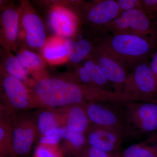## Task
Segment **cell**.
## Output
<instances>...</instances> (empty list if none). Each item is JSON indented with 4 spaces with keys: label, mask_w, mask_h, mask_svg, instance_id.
<instances>
[{
    "label": "cell",
    "mask_w": 157,
    "mask_h": 157,
    "mask_svg": "<svg viewBox=\"0 0 157 157\" xmlns=\"http://www.w3.org/2000/svg\"><path fill=\"white\" fill-rule=\"evenodd\" d=\"M33 101L49 107H61L100 101L102 90L58 78H41L34 84L31 92Z\"/></svg>",
    "instance_id": "cell-1"
},
{
    "label": "cell",
    "mask_w": 157,
    "mask_h": 157,
    "mask_svg": "<svg viewBox=\"0 0 157 157\" xmlns=\"http://www.w3.org/2000/svg\"><path fill=\"white\" fill-rule=\"evenodd\" d=\"M98 44L123 64L127 69L147 60L156 50L157 39L132 34L107 35Z\"/></svg>",
    "instance_id": "cell-2"
},
{
    "label": "cell",
    "mask_w": 157,
    "mask_h": 157,
    "mask_svg": "<svg viewBox=\"0 0 157 157\" xmlns=\"http://www.w3.org/2000/svg\"><path fill=\"white\" fill-rule=\"evenodd\" d=\"M124 104V118L130 137L157 132V102L133 101Z\"/></svg>",
    "instance_id": "cell-3"
},
{
    "label": "cell",
    "mask_w": 157,
    "mask_h": 157,
    "mask_svg": "<svg viewBox=\"0 0 157 157\" xmlns=\"http://www.w3.org/2000/svg\"><path fill=\"white\" fill-rule=\"evenodd\" d=\"M123 94L132 101L157 102V75L147 60L137 64L129 73Z\"/></svg>",
    "instance_id": "cell-4"
},
{
    "label": "cell",
    "mask_w": 157,
    "mask_h": 157,
    "mask_svg": "<svg viewBox=\"0 0 157 157\" xmlns=\"http://www.w3.org/2000/svg\"><path fill=\"white\" fill-rule=\"evenodd\" d=\"M109 102H91L86 104V110L91 124L109 129L123 138L129 137L123 110Z\"/></svg>",
    "instance_id": "cell-5"
},
{
    "label": "cell",
    "mask_w": 157,
    "mask_h": 157,
    "mask_svg": "<svg viewBox=\"0 0 157 157\" xmlns=\"http://www.w3.org/2000/svg\"><path fill=\"white\" fill-rule=\"evenodd\" d=\"M80 16L93 28L103 31L107 25L121 14L116 0H97L78 2Z\"/></svg>",
    "instance_id": "cell-6"
},
{
    "label": "cell",
    "mask_w": 157,
    "mask_h": 157,
    "mask_svg": "<svg viewBox=\"0 0 157 157\" xmlns=\"http://www.w3.org/2000/svg\"><path fill=\"white\" fill-rule=\"evenodd\" d=\"M91 57L111 84L113 91L123 94L129 75L126 67L98 43Z\"/></svg>",
    "instance_id": "cell-7"
},
{
    "label": "cell",
    "mask_w": 157,
    "mask_h": 157,
    "mask_svg": "<svg viewBox=\"0 0 157 157\" xmlns=\"http://www.w3.org/2000/svg\"><path fill=\"white\" fill-rule=\"evenodd\" d=\"M26 45L33 49L42 48L46 42L45 26L42 20L29 5L23 4L20 19Z\"/></svg>",
    "instance_id": "cell-8"
},
{
    "label": "cell",
    "mask_w": 157,
    "mask_h": 157,
    "mask_svg": "<svg viewBox=\"0 0 157 157\" xmlns=\"http://www.w3.org/2000/svg\"><path fill=\"white\" fill-rule=\"evenodd\" d=\"M86 132L88 145L108 153L121 151L123 138L117 133L93 124Z\"/></svg>",
    "instance_id": "cell-9"
},
{
    "label": "cell",
    "mask_w": 157,
    "mask_h": 157,
    "mask_svg": "<svg viewBox=\"0 0 157 157\" xmlns=\"http://www.w3.org/2000/svg\"><path fill=\"white\" fill-rule=\"evenodd\" d=\"M21 7L19 9L12 7L3 9L1 15V42L7 50L16 48L19 35L20 19Z\"/></svg>",
    "instance_id": "cell-10"
},
{
    "label": "cell",
    "mask_w": 157,
    "mask_h": 157,
    "mask_svg": "<svg viewBox=\"0 0 157 157\" xmlns=\"http://www.w3.org/2000/svg\"><path fill=\"white\" fill-rule=\"evenodd\" d=\"M48 22L55 34L66 39L71 38L77 28L76 16L72 11L63 7H56L51 10Z\"/></svg>",
    "instance_id": "cell-11"
},
{
    "label": "cell",
    "mask_w": 157,
    "mask_h": 157,
    "mask_svg": "<svg viewBox=\"0 0 157 157\" xmlns=\"http://www.w3.org/2000/svg\"><path fill=\"white\" fill-rule=\"evenodd\" d=\"M2 86L11 105L17 109L29 107L33 102L32 93L22 82L8 75L2 70Z\"/></svg>",
    "instance_id": "cell-12"
},
{
    "label": "cell",
    "mask_w": 157,
    "mask_h": 157,
    "mask_svg": "<svg viewBox=\"0 0 157 157\" xmlns=\"http://www.w3.org/2000/svg\"><path fill=\"white\" fill-rule=\"evenodd\" d=\"M36 127L29 121H24L12 132L11 157H21L30 150L36 135Z\"/></svg>",
    "instance_id": "cell-13"
},
{
    "label": "cell",
    "mask_w": 157,
    "mask_h": 157,
    "mask_svg": "<svg viewBox=\"0 0 157 157\" xmlns=\"http://www.w3.org/2000/svg\"><path fill=\"white\" fill-rule=\"evenodd\" d=\"M121 14L125 20L131 34L157 39L153 23L142 9L124 11Z\"/></svg>",
    "instance_id": "cell-14"
},
{
    "label": "cell",
    "mask_w": 157,
    "mask_h": 157,
    "mask_svg": "<svg viewBox=\"0 0 157 157\" xmlns=\"http://www.w3.org/2000/svg\"><path fill=\"white\" fill-rule=\"evenodd\" d=\"M86 104L70 106L66 115H62L64 127L73 132L85 134L91 124L86 110Z\"/></svg>",
    "instance_id": "cell-15"
},
{
    "label": "cell",
    "mask_w": 157,
    "mask_h": 157,
    "mask_svg": "<svg viewBox=\"0 0 157 157\" xmlns=\"http://www.w3.org/2000/svg\"><path fill=\"white\" fill-rule=\"evenodd\" d=\"M67 51L68 57L73 63H78L91 57L95 46L87 39L78 38H71L65 40Z\"/></svg>",
    "instance_id": "cell-16"
},
{
    "label": "cell",
    "mask_w": 157,
    "mask_h": 157,
    "mask_svg": "<svg viewBox=\"0 0 157 157\" xmlns=\"http://www.w3.org/2000/svg\"><path fill=\"white\" fill-rule=\"evenodd\" d=\"M42 53L44 58L50 63H59L68 59L65 40L53 39L46 41L42 48Z\"/></svg>",
    "instance_id": "cell-17"
},
{
    "label": "cell",
    "mask_w": 157,
    "mask_h": 157,
    "mask_svg": "<svg viewBox=\"0 0 157 157\" xmlns=\"http://www.w3.org/2000/svg\"><path fill=\"white\" fill-rule=\"evenodd\" d=\"M3 59L2 70L8 75L23 82L27 79L29 71L21 63L16 56L7 52Z\"/></svg>",
    "instance_id": "cell-18"
},
{
    "label": "cell",
    "mask_w": 157,
    "mask_h": 157,
    "mask_svg": "<svg viewBox=\"0 0 157 157\" xmlns=\"http://www.w3.org/2000/svg\"><path fill=\"white\" fill-rule=\"evenodd\" d=\"M82 65L90 74L95 87L105 90L113 91L111 84L94 59L90 57L85 60Z\"/></svg>",
    "instance_id": "cell-19"
},
{
    "label": "cell",
    "mask_w": 157,
    "mask_h": 157,
    "mask_svg": "<svg viewBox=\"0 0 157 157\" xmlns=\"http://www.w3.org/2000/svg\"><path fill=\"white\" fill-rule=\"evenodd\" d=\"M63 127V138L69 142V151L70 154L74 157H79L81 152L88 145L85 134L73 132Z\"/></svg>",
    "instance_id": "cell-20"
},
{
    "label": "cell",
    "mask_w": 157,
    "mask_h": 157,
    "mask_svg": "<svg viewBox=\"0 0 157 157\" xmlns=\"http://www.w3.org/2000/svg\"><path fill=\"white\" fill-rule=\"evenodd\" d=\"M122 157H157V144L144 140L129 146L122 152Z\"/></svg>",
    "instance_id": "cell-21"
},
{
    "label": "cell",
    "mask_w": 157,
    "mask_h": 157,
    "mask_svg": "<svg viewBox=\"0 0 157 157\" xmlns=\"http://www.w3.org/2000/svg\"><path fill=\"white\" fill-rule=\"evenodd\" d=\"M63 124V116L51 110L42 111L38 117V129L42 135L50 129L61 126Z\"/></svg>",
    "instance_id": "cell-22"
},
{
    "label": "cell",
    "mask_w": 157,
    "mask_h": 157,
    "mask_svg": "<svg viewBox=\"0 0 157 157\" xmlns=\"http://www.w3.org/2000/svg\"><path fill=\"white\" fill-rule=\"evenodd\" d=\"M21 64L29 72L39 71L44 68L43 59L39 55L26 49H22L16 55Z\"/></svg>",
    "instance_id": "cell-23"
},
{
    "label": "cell",
    "mask_w": 157,
    "mask_h": 157,
    "mask_svg": "<svg viewBox=\"0 0 157 157\" xmlns=\"http://www.w3.org/2000/svg\"><path fill=\"white\" fill-rule=\"evenodd\" d=\"M64 127L59 126L53 128L42 135L40 144L50 146H57L59 142L63 138Z\"/></svg>",
    "instance_id": "cell-24"
},
{
    "label": "cell",
    "mask_w": 157,
    "mask_h": 157,
    "mask_svg": "<svg viewBox=\"0 0 157 157\" xmlns=\"http://www.w3.org/2000/svg\"><path fill=\"white\" fill-rule=\"evenodd\" d=\"M6 125L1 122L0 127V151L1 157H11L12 134Z\"/></svg>",
    "instance_id": "cell-25"
},
{
    "label": "cell",
    "mask_w": 157,
    "mask_h": 157,
    "mask_svg": "<svg viewBox=\"0 0 157 157\" xmlns=\"http://www.w3.org/2000/svg\"><path fill=\"white\" fill-rule=\"evenodd\" d=\"M33 157H63V155L58 146L40 144L37 147Z\"/></svg>",
    "instance_id": "cell-26"
},
{
    "label": "cell",
    "mask_w": 157,
    "mask_h": 157,
    "mask_svg": "<svg viewBox=\"0 0 157 157\" xmlns=\"http://www.w3.org/2000/svg\"><path fill=\"white\" fill-rule=\"evenodd\" d=\"M141 9L153 23L157 16V0H141Z\"/></svg>",
    "instance_id": "cell-27"
},
{
    "label": "cell",
    "mask_w": 157,
    "mask_h": 157,
    "mask_svg": "<svg viewBox=\"0 0 157 157\" xmlns=\"http://www.w3.org/2000/svg\"><path fill=\"white\" fill-rule=\"evenodd\" d=\"M76 76L77 78L76 81L80 84L95 87L90 74L82 65L78 66L76 69Z\"/></svg>",
    "instance_id": "cell-28"
},
{
    "label": "cell",
    "mask_w": 157,
    "mask_h": 157,
    "mask_svg": "<svg viewBox=\"0 0 157 157\" xmlns=\"http://www.w3.org/2000/svg\"><path fill=\"white\" fill-rule=\"evenodd\" d=\"M121 13L134 9H141V0H116Z\"/></svg>",
    "instance_id": "cell-29"
},
{
    "label": "cell",
    "mask_w": 157,
    "mask_h": 157,
    "mask_svg": "<svg viewBox=\"0 0 157 157\" xmlns=\"http://www.w3.org/2000/svg\"><path fill=\"white\" fill-rule=\"evenodd\" d=\"M111 154L87 145L81 152L79 157H108Z\"/></svg>",
    "instance_id": "cell-30"
},
{
    "label": "cell",
    "mask_w": 157,
    "mask_h": 157,
    "mask_svg": "<svg viewBox=\"0 0 157 157\" xmlns=\"http://www.w3.org/2000/svg\"><path fill=\"white\" fill-rule=\"evenodd\" d=\"M149 65L153 72L157 75V48L152 55L151 60L149 62Z\"/></svg>",
    "instance_id": "cell-31"
},
{
    "label": "cell",
    "mask_w": 157,
    "mask_h": 157,
    "mask_svg": "<svg viewBox=\"0 0 157 157\" xmlns=\"http://www.w3.org/2000/svg\"><path fill=\"white\" fill-rule=\"evenodd\" d=\"M145 140L149 143L151 144H157V132L151 135Z\"/></svg>",
    "instance_id": "cell-32"
},
{
    "label": "cell",
    "mask_w": 157,
    "mask_h": 157,
    "mask_svg": "<svg viewBox=\"0 0 157 157\" xmlns=\"http://www.w3.org/2000/svg\"><path fill=\"white\" fill-rule=\"evenodd\" d=\"M108 157H122L121 155V151L111 154Z\"/></svg>",
    "instance_id": "cell-33"
},
{
    "label": "cell",
    "mask_w": 157,
    "mask_h": 157,
    "mask_svg": "<svg viewBox=\"0 0 157 157\" xmlns=\"http://www.w3.org/2000/svg\"><path fill=\"white\" fill-rule=\"evenodd\" d=\"M154 25L155 28V30L156 31L157 33V16L156 17V18L155 20L154 21V22L153 23Z\"/></svg>",
    "instance_id": "cell-34"
}]
</instances>
